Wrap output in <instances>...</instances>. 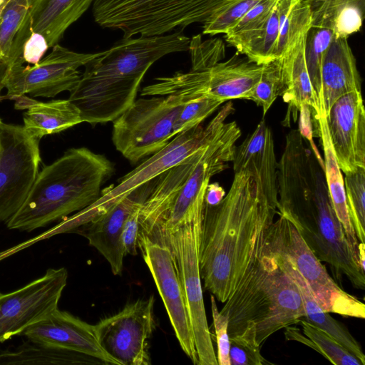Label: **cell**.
<instances>
[{"mask_svg": "<svg viewBox=\"0 0 365 365\" xmlns=\"http://www.w3.org/2000/svg\"><path fill=\"white\" fill-rule=\"evenodd\" d=\"M279 212L270 206L259 220L237 267L232 292L220 311L228 319L230 338L254 322L257 341L262 345L274 333L305 317L299 289L282 268L268 227Z\"/></svg>", "mask_w": 365, "mask_h": 365, "instance_id": "6da1fadb", "label": "cell"}, {"mask_svg": "<svg viewBox=\"0 0 365 365\" xmlns=\"http://www.w3.org/2000/svg\"><path fill=\"white\" fill-rule=\"evenodd\" d=\"M278 201L270 199L258 173L235 172L230 188L215 205L205 202L199 237V267L206 290L225 303L231 295L242 255L262 215Z\"/></svg>", "mask_w": 365, "mask_h": 365, "instance_id": "7a4b0ae2", "label": "cell"}, {"mask_svg": "<svg viewBox=\"0 0 365 365\" xmlns=\"http://www.w3.org/2000/svg\"><path fill=\"white\" fill-rule=\"evenodd\" d=\"M190 40L181 30L123 38L84 65L68 99L83 122L93 125L113 122L135 101L149 68L165 55L187 51Z\"/></svg>", "mask_w": 365, "mask_h": 365, "instance_id": "3957f363", "label": "cell"}, {"mask_svg": "<svg viewBox=\"0 0 365 365\" xmlns=\"http://www.w3.org/2000/svg\"><path fill=\"white\" fill-rule=\"evenodd\" d=\"M113 172V163L104 155L86 147L67 150L38 172L7 227L30 232L83 210L99 198Z\"/></svg>", "mask_w": 365, "mask_h": 365, "instance_id": "277c9868", "label": "cell"}, {"mask_svg": "<svg viewBox=\"0 0 365 365\" xmlns=\"http://www.w3.org/2000/svg\"><path fill=\"white\" fill-rule=\"evenodd\" d=\"M234 110L232 103L228 102L205 127L200 124L175 136L162 150L121 178L117 185L102 190L99 198L93 204L64 218L57 225L58 231L61 233L73 232L104 213L138 187L185 160L210 140L220 124L227 119Z\"/></svg>", "mask_w": 365, "mask_h": 365, "instance_id": "5b68a950", "label": "cell"}, {"mask_svg": "<svg viewBox=\"0 0 365 365\" xmlns=\"http://www.w3.org/2000/svg\"><path fill=\"white\" fill-rule=\"evenodd\" d=\"M263 65L237 54L207 66H191L187 72L160 77L142 89V96H178L184 102L207 98L225 102L249 100L259 83Z\"/></svg>", "mask_w": 365, "mask_h": 365, "instance_id": "8992f818", "label": "cell"}, {"mask_svg": "<svg viewBox=\"0 0 365 365\" xmlns=\"http://www.w3.org/2000/svg\"><path fill=\"white\" fill-rule=\"evenodd\" d=\"M183 103L173 95L135 100L113 121L115 149L133 163L162 150L175 137V122Z\"/></svg>", "mask_w": 365, "mask_h": 365, "instance_id": "52a82bcc", "label": "cell"}, {"mask_svg": "<svg viewBox=\"0 0 365 365\" xmlns=\"http://www.w3.org/2000/svg\"><path fill=\"white\" fill-rule=\"evenodd\" d=\"M241 133L235 121L227 122L226 120L220 124L204 148L169 210L149 237L155 239L202 215L205 192L210 180L232 161L236 143Z\"/></svg>", "mask_w": 365, "mask_h": 365, "instance_id": "ba28073f", "label": "cell"}, {"mask_svg": "<svg viewBox=\"0 0 365 365\" xmlns=\"http://www.w3.org/2000/svg\"><path fill=\"white\" fill-rule=\"evenodd\" d=\"M202 216L153 240L167 245L173 255L184 292L198 365H217V355L207 321L199 267Z\"/></svg>", "mask_w": 365, "mask_h": 365, "instance_id": "9c48e42d", "label": "cell"}, {"mask_svg": "<svg viewBox=\"0 0 365 365\" xmlns=\"http://www.w3.org/2000/svg\"><path fill=\"white\" fill-rule=\"evenodd\" d=\"M277 215L268 228L269 239L292 260L321 308L329 313L364 319V304L337 285L294 225L285 216Z\"/></svg>", "mask_w": 365, "mask_h": 365, "instance_id": "30bf717a", "label": "cell"}, {"mask_svg": "<svg viewBox=\"0 0 365 365\" xmlns=\"http://www.w3.org/2000/svg\"><path fill=\"white\" fill-rule=\"evenodd\" d=\"M37 63L14 64L0 83V91L6 88L1 99H16L25 94L33 97L53 98L63 91H71L80 80L78 68L97 56L98 53H84L71 51L59 43Z\"/></svg>", "mask_w": 365, "mask_h": 365, "instance_id": "8fae6325", "label": "cell"}, {"mask_svg": "<svg viewBox=\"0 0 365 365\" xmlns=\"http://www.w3.org/2000/svg\"><path fill=\"white\" fill-rule=\"evenodd\" d=\"M40 139L23 125L2 123L0 133V222H7L26 200L41 161Z\"/></svg>", "mask_w": 365, "mask_h": 365, "instance_id": "7c38bea8", "label": "cell"}, {"mask_svg": "<svg viewBox=\"0 0 365 365\" xmlns=\"http://www.w3.org/2000/svg\"><path fill=\"white\" fill-rule=\"evenodd\" d=\"M153 295L128 304L94 325L98 341L118 365H149L148 339L156 324Z\"/></svg>", "mask_w": 365, "mask_h": 365, "instance_id": "4fadbf2b", "label": "cell"}, {"mask_svg": "<svg viewBox=\"0 0 365 365\" xmlns=\"http://www.w3.org/2000/svg\"><path fill=\"white\" fill-rule=\"evenodd\" d=\"M66 268H49L44 275L7 294L0 293V343L21 335L30 326L58 309L66 286Z\"/></svg>", "mask_w": 365, "mask_h": 365, "instance_id": "5bb4252c", "label": "cell"}, {"mask_svg": "<svg viewBox=\"0 0 365 365\" xmlns=\"http://www.w3.org/2000/svg\"><path fill=\"white\" fill-rule=\"evenodd\" d=\"M138 247L151 273L180 347L192 363L198 365L184 292L170 249L141 232Z\"/></svg>", "mask_w": 365, "mask_h": 365, "instance_id": "9a60e30c", "label": "cell"}, {"mask_svg": "<svg viewBox=\"0 0 365 365\" xmlns=\"http://www.w3.org/2000/svg\"><path fill=\"white\" fill-rule=\"evenodd\" d=\"M331 143L344 174L365 168V109L361 91L339 97L327 116Z\"/></svg>", "mask_w": 365, "mask_h": 365, "instance_id": "2e32d148", "label": "cell"}, {"mask_svg": "<svg viewBox=\"0 0 365 365\" xmlns=\"http://www.w3.org/2000/svg\"><path fill=\"white\" fill-rule=\"evenodd\" d=\"M158 178L138 187L104 213L93 218L74 232L83 235L108 261L114 275L123 270L125 252L122 232L125 220L138 206L143 204L152 192Z\"/></svg>", "mask_w": 365, "mask_h": 365, "instance_id": "e0dca14e", "label": "cell"}, {"mask_svg": "<svg viewBox=\"0 0 365 365\" xmlns=\"http://www.w3.org/2000/svg\"><path fill=\"white\" fill-rule=\"evenodd\" d=\"M21 335L85 354L103 364L118 365L101 346L94 325L66 311L55 309Z\"/></svg>", "mask_w": 365, "mask_h": 365, "instance_id": "ac0fdd59", "label": "cell"}, {"mask_svg": "<svg viewBox=\"0 0 365 365\" xmlns=\"http://www.w3.org/2000/svg\"><path fill=\"white\" fill-rule=\"evenodd\" d=\"M94 0H32L29 14L15 42L23 44L31 34L38 33L48 47L58 43L66 31L90 7Z\"/></svg>", "mask_w": 365, "mask_h": 365, "instance_id": "d6986e66", "label": "cell"}, {"mask_svg": "<svg viewBox=\"0 0 365 365\" xmlns=\"http://www.w3.org/2000/svg\"><path fill=\"white\" fill-rule=\"evenodd\" d=\"M234 173L242 169L255 170L267 195L277 200V162L272 132L264 120L243 142L236 146L233 160Z\"/></svg>", "mask_w": 365, "mask_h": 365, "instance_id": "ffe728a7", "label": "cell"}, {"mask_svg": "<svg viewBox=\"0 0 365 365\" xmlns=\"http://www.w3.org/2000/svg\"><path fill=\"white\" fill-rule=\"evenodd\" d=\"M322 106L327 116L332 104L351 91H361L355 56L346 38H334L324 58L322 71Z\"/></svg>", "mask_w": 365, "mask_h": 365, "instance_id": "44dd1931", "label": "cell"}, {"mask_svg": "<svg viewBox=\"0 0 365 365\" xmlns=\"http://www.w3.org/2000/svg\"><path fill=\"white\" fill-rule=\"evenodd\" d=\"M272 245L278 254L282 268L293 279L299 289L305 310V317H304L305 320L331 336L364 365L365 356L358 341L346 327L334 319L329 312L321 308L308 284L298 272L292 260L273 244Z\"/></svg>", "mask_w": 365, "mask_h": 365, "instance_id": "7402d4cb", "label": "cell"}, {"mask_svg": "<svg viewBox=\"0 0 365 365\" xmlns=\"http://www.w3.org/2000/svg\"><path fill=\"white\" fill-rule=\"evenodd\" d=\"M304 35L295 46L282 59L284 101L298 110L307 107L317 119L325 115L322 112L319 102L312 86L308 75L305 57Z\"/></svg>", "mask_w": 365, "mask_h": 365, "instance_id": "603a6c76", "label": "cell"}, {"mask_svg": "<svg viewBox=\"0 0 365 365\" xmlns=\"http://www.w3.org/2000/svg\"><path fill=\"white\" fill-rule=\"evenodd\" d=\"M24 113V128L41 139L83 123L78 108L69 99L39 102L31 99Z\"/></svg>", "mask_w": 365, "mask_h": 365, "instance_id": "cb8c5ba5", "label": "cell"}, {"mask_svg": "<svg viewBox=\"0 0 365 365\" xmlns=\"http://www.w3.org/2000/svg\"><path fill=\"white\" fill-rule=\"evenodd\" d=\"M312 14V25L330 29L335 38H346L362 25L365 0H305Z\"/></svg>", "mask_w": 365, "mask_h": 365, "instance_id": "d4e9b609", "label": "cell"}, {"mask_svg": "<svg viewBox=\"0 0 365 365\" xmlns=\"http://www.w3.org/2000/svg\"><path fill=\"white\" fill-rule=\"evenodd\" d=\"M316 120L317 123V132L321 138L324 153L325 180L331 203L336 215L343 226L351 250L359 260L358 245L359 242L348 213L343 175L338 165L331 143L326 115H322Z\"/></svg>", "mask_w": 365, "mask_h": 365, "instance_id": "484cf974", "label": "cell"}, {"mask_svg": "<svg viewBox=\"0 0 365 365\" xmlns=\"http://www.w3.org/2000/svg\"><path fill=\"white\" fill-rule=\"evenodd\" d=\"M103 364L85 354L28 339L13 351L0 352V365Z\"/></svg>", "mask_w": 365, "mask_h": 365, "instance_id": "4316f807", "label": "cell"}, {"mask_svg": "<svg viewBox=\"0 0 365 365\" xmlns=\"http://www.w3.org/2000/svg\"><path fill=\"white\" fill-rule=\"evenodd\" d=\"M279 33L275 60L282 59L312 26V14L305 0H277Z\"/></svg>", "mask_w": 365, "mask_h": 365, "instance_id": "83f0119b", "label": "cell"}, {"mask_svg": "<svg viewBox=\"0 0 365 365\" xmlns=\"http://www.w3.org/2000/svg\"><path fill=\"white\" fill-rule=\"evenodd\" d=\"M302 332L296 327H285V337L294 340L319 352L331 363L336 365H363L361 361L331 336L305 319H299Z\"/></svg>", "mask_w": 365, "mask_h": 365, "instance_id": "f1b7e54d", "label": "cell"}, {"mask_svg": "<svg viewBox=\"0 0 365 365\" xmlns=\"http://www.w3.org/2000/svg\"><path fill=\"white\" fill-rule=\"evenodd\" d=\"M277 0H261L225 34L226 41L237 52L243 51L260 35Z\"/></svg>", "mask_w": 365, "mask_h": 365, "instance_id": "f546056e", "label": "cell"}, {"mask_svg": "<svg viewBox=\"0 0 365 365\" xmlns=\"http://www.w3.org/2000/svg\"><path fill=\"white\" fill-rule=\"evenodd\" d=\"M335 38L330 29L311 26L305 39L304 57L309 80L322 112L325 114L322 106V91L321 71L325 55Z\"/></svg>", "mask_w": 365, "mask_h": 365, "instance_id": "4dcf8cb0", "label": "cell"}, {"mask_svg": "<svg viewBox=\"0 0 365 365\" xmlns=\"http://www.w3.org/2000/svg\"><path fill=\"white\" fill-rule=\"evenodd\" d=\"M31 2L32 0H7L1 13L0 18V83L7 71L13 43L29 14Z\"/></svg>", "mask_w": 365, "mask_h": 365, "instance_id": "1f68e13d", "label": "cell"}, {"mask_svg": "<svg viewBox=\"0 0 365 365\" xmlns=\"http://www.w3.org/2000/svg\"><path fill=\"white\" fill-rule=\"evenodd\" d=\"M344 190L349 218L356 237L365 240V168L345 174Z\"/></svg>", "mask_w": 365, "mask_h": 365, "instance_id": "d6a6232c", "label": "cell"}, {"mask_svg": "<svg viewBox=\"0 0 365 365\" xmlns=\"http://www.w3.org/2000/svg\"><path fill=\"white\" fill-rule=\"evenodd\" d=\"M261 0H225L203 22V34H225Z\"/></svg>", "mask_w": 365, "mask_h": 365, "instance_id": "836d02e7", "label": "cell"}, {"mask_svg": "<svg viewBox=\"0 0 365 365\" xmlns=\"http://www.w3.org/2000/svg\"><path fill=\"white\" fill-rule=\"evenodd\" d=\"M230 365H264L271 364L260 353L254 322L247 323L245 330L230 338Z\"/></svg>", "mask_w": 365, "mask_h": 365, "instance_id": "e575fe53", "label": "cell"}, {"mask_svg": "<svg viewBox=\"0 0 365 365\" xmlns=\"http://www.w3.org/2000/svg\"><path fill=\"white\" fill-rule=\"evenodd\" d=\"M282 92V63L280 60L276 59L263 65L260 80L249 100L261 107L264 115Z\"/></svg>", "mask_w": 365, "mask_h": 365, "instance_id": "d590c367", "label": "cell"}, {"mask_svg": "<svg viewBox=\"0 0 365 365\" xmlns=\"http://www.w3.org/2000/svg\"><path fill=\"white\" fill-rule=\"evenodd\" d=\"M223 103L207 98H199L184 102L175 122L174 136L200 125Z\"/></svg>", "mask_w": 365, "mask_h": 365, "instance_id": "8d00e7d4", "label": "cell"}, {"mask_svg": "<svg viewBox=\"0 0 365 365\" xmlns=\"http://www.w3.org/2000/svg\"><path fill=\"white\" fill-rule=\"evenodd\" d=\"M210 302L215 340L217 346V364L230 365L228 319L218 310L215 297L212 294L210 297Z\"/></svg>", "mask_w": 365, "mask_h": 365, "instance_id": "74e56055", "label": "cell"}, {"mask_svg": "<svg viewBox=\"0 0 365 365\" xmlns=\"http://www.w3.org/2000/svg\"><path fill=\"white\" fill-rule=\"evenodd\" d=\"M142 205L137 207L125 221L122 232V244L125 255H137L138 240L140 232V210Z\"/></svg>", "mask_w": 365, "mask_h": 365, "instance_id": "f35d334b", "label": "cell"}, {"mask_svg": "<svg viewBox=\"0 0 365 365\" xmlns=\"http://www.w3.org/2000/svg\"><path fill=\"white\" fill-rule=\"evenodd\" d=\"M48 48L44 36L33 32L24 45L21 58L24 63L36 64L43 57Z\"/></svg>", "mask_w": 365, "mask_h": 365, "instance_id": "ab89813d", "label": "cell"}, {"mask_svg": "<svg viewBox=\"0 0 365 365\" xmlns=\"http://www.w3.org/2000/svg\"><path fill=\"white\" fill-rule=\"evenodd\" d=\"M225 195L224 189L217 182L209 183L205 192V202L210 205H215L222 200Z\"/></svg>", "mask_w": 365, "mask_h": 365, "instance_id": "60d3db41", "label": "cell"}, {"mask_svg": "<svg viewBox=\"0 0 365 365\" xmlns=\"http://www.w3.org/2000/svg\"><path fill=\"white\" fill-rule=\"evenodd\" d=\"M358 257L359 260V265L361 269L365 272V244L364 242H359L358 245Z\"/></svg>", "mask_w": 365, "mask_h": 365, "instance_id": "b9f144b4", "label": "cell"}, {"mask_svg": "<svg viewBox=\"0 0 365 365\" xmlns=\"http://www.w3.org/2000/svg\"><path fill=\"white\" fill-rule=\"evenodd\" d=\"M11 252V251H4V252H0V259H1L2 258H4V257H6V255H9V253Z\"/></svg>", "mask_w": 365, "mask_h": 365, "instance_id": "7bdbcfd3", "label": "cell"}, {"mask_svg": "<svg viewBox=\"0 0 365 365\" xmlns=\"http://www.w3.org/2000/svg\"><path fill=\"white\" fill-rule=\"evenodd\" d=\"M6 1L7 0H6V1L0 6V18H1V13H2L3 10L5 7V5L6 4Z\"/></svg>", "mask_w": 365, "mask_h": 365, "instance_id": "ee69618b", "label": "cell"}, {"mask_svg": "<svg viewBox=\"0 0 365 365\" xmlns=\"http://www.w3.org/2000/svg\"><path fill=\"white\" fill-rule=\"evenodd\" d=\"M2 123H3V122H2L1 119L0 118V133H1V130Z\"/></svg>", "mask_w": 365, "mask_h": 365, "instance_id": "f6af8a7d", "label": "cell"}]
</instances>
